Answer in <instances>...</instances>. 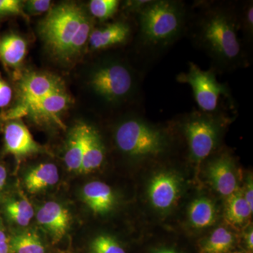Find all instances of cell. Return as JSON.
<instances>
[{
	"instance_id": "cell-1",
	"label": "cell",
	"mask_w": 253,
	"mask_h": 253,
	"mask_svg": "<svg viewBox=\"0 0 253 253\" xmlns=\"http://www.w3.org/2000/svg\"><path fill=\"white\" fill-rule=\"evenodd\" d=\"M92 23L86 11L75 3H62L49 10L39 26L42 39L58 59L79 54L89 40Z\"/></svg>"
},
{
	"instance_id": "cell-2",
	"label": "cell",
	"mask_w": 253,
	"mask_h": 253,
	"mask_svg": "<svg viewBox=\"0 0 253 253\" xmlns=\"http://www.w3.org/2000/svg\"><path fill=\"white\" fill-rule=\"evenodd\" d=\"M235 15L216 6L203 13L196 24L194 38L200 48L221 68H234L242 61V48L238 38Z\"/></svg>"
},
{
	"instance_id": "cell-3",
	"label": "cell",
	"mask_w": 253,
	"mask_h": 253,
	"mask_svg": "<svg viewBox=\"0 0 253 253\" xmlns=\"http://www.w3.org/2000/svg\"><path fill=\"white\" fill-rule=\"evenodd\" d=\"M143 44L152 48L169 45L181 36L186 24V9L177 1H150L139 13Z\"/></svg>"
},
{
	"instance_id": "cell-4",
	"label": "cell",
	"mask_w": 253,
	"mask_h": 253,
	"mask_svg": "<svg viewBox=\"0 0 253 253\" xmlns=\"http://www.w3.org/2000/svg\"><path fill=\"white\" fill-rule=\"evenodd\" d=\"M115 139L119 149L131 157L156 156L166 146L163 133L139 118H130L121 123L116 129Z\"/></svg>"
},
{
	"instance_id": "cell-5",
	"label": "cell",
	"mask_w": 253,
	"mask_h": 253,
	"mask_svg": "<svg viewBox=\"0 0 253 253\" xmlns=\"http://www.w3.org/2000/svg\"><path fill=\"white\" fill-rule=\"evenodd\" d=\"M90 84L96 94L110 103L124 101L132 94L135 79L126 65L109 61L99 65L91 73Z\"/></svg>"
},
{
	"instance_id": "cell-6",
	"label": "cell",
	"mask_w": 253,
	"mask_h": 253,
	"mask_svg": "<svg viewBox=\"0 0 253 253\" xmlns=\"http://www.w3.org/2000/svg\"><path fill=\"white\" fill-rule=\"evenodd\" d=\"M182 127L191 157L201 163L217 146L220 132L219 120L214 113L195 112L186 118Z\"/></svg>"
},
{
	"instance_id": "cell-7",
	"label": "cell",
	"mask_w": 253,
	"mask_h": 253,
	"mask_svg": "<svg viewBox=\"0 0 253 253\" xmlns=\"http://www.w3.org/2000/svg\"><path fill=\"white\" fill-rule=\"evenodd\" d=\"M177 81L191 86L195 99L203 112H215L219 97L229 96L227 86L217 81L213 71H203L193 63H190L187 73L177 76Z\"/></svg>"
},
{
	"instance_id": "cell-8",
	"label": "cell",
	"mask_w": 253,
	"mask_h": 253,
	"mask_svg": "<svg viewBox=\"0 0 253 253\" xmlns=\"http://www.w3.org/2000/svg\"><path fill=\"white\" fill-rule=\"evenodd\" d=\"M62 88V82L52 75L36 72L25 75L18 84V103L6 113L5 118L8 120L16 119L18 113L27 106Z\"/></svg>"
},
{
	"instance_id": "cell-9",
	"label": "cell",
	"mask_w": 253,
	"mask_h": 253,
	"mask_svg": "<svg viewBox=\"0 0 253 253\" xmlns=\"http://www.w3.org/2000/svg\"><path fill=\"white\" fill-rule=\"evenodd\" d=\"M68 103L69 96L62 88L27 106L18 113L16 119L22 116H29L38 122L60 123L59 115L66 109Z\"/></svg>"
},
{
	"instance_id": "cell-10",
	"label": "cell",
	"mask_w": 253,
	"mask_h": 253,
	"mask_svg": "<svg viewBox=\"0 0 253 253\" xmlns=\"http://www.w3.org/2000/svg\"><path fill=\"white\" fill-rule=\"evenodd\" d=\"M180 179L172 172H161L150 181L149 197L155 208L166 211L175 204L180 193Z\"/></svg>"
},
{
	"instance_id": "cell-11",
	"label": "cell",
	"mask_w": 253,
	"mask_h": 253,
	"mask_svg": "<svg viewBox=\"0 0 253 253\" xmlns=\"http://www.w3.org/2000/svg\"><path fill=\"white\" fill-rule=\"evenodd\" d=\"M207 172L211 184L219 194L229 197L237 191L234 164L228 155L213 160L208 165Z\"/></svg>"
},
{
	"instance_id": "cell-12",
	"label": "cell",
	"mask_w": 253,
	"mask_h": 253,
	"mask_svg": "<svg viewBox=\"0 0 253 253\" xmlns=\"http://www.w3.org/2000/svg\"><path fill=\"white\" fill-rule=\"evenodd\" d=\"M38 222L55 241L62 239L69 227L70 217L68 210L55 202H48L38 211Z\"/></svg>"
},
{
	"instance_id": "cell-13",
	"label": "cell",
	"mask_w": 253,
	"mask_h": 253,
	"mask_svg": "<svg viewBox=\"0 0 253 253\" xmlns=\"http://www.w3.org/2000/svg\"><path fill=\"white\" fill-rule=\"evenodd\" d=\"M4 142L6 151L16 156H27L40 149L28 128L19 122H11L6 126Z\"/></svg>"
},
{
	"instance_id": "cell-14",
	"label": "cell",
	"mask_w": 253,
	"mask_h": 253,
	"mask_svg": "<svg viewBox=\"0 0 253 253\" xmlns=\"http://www.w3.org/2000/svg\"><path fill=\"white\" fill-rule=\"evenodd\" d=\"M130 35V28L123 22L111 23L91 31L88 42L92 50H100L126 42Z\"/></svg>"
},
{
	"instance_id": "cell-15",
	"label": "cell",
	"mask_w": 253,
	"mask_h": 253,
	"mask_svg": "<svg viewBox=\"0 0 253 253\" xmlns=\"http://www.w3.org/2000/svg\"><path fill=\"white\" fill-rule=\"evenodd\" d=\"M83 198L88 207L97 214H105L112 210L115 196L109 186L101 181H91L84 186Z\"/></svg>"
},
{
	"instance_id": "cell-16",
	"label": "cell",
	"mask_w": 253,
	"mask_h": 253,
	"mask_svg": "<svg viewBox=\"0 0 253 253\" xmlns=\"http://www.w3.org/2000/svg\"><path fill=\"white\" fill-rule=\"evenodd\" d=\"M104 159V146L99 133L92 126H86L85 144L79 172H90L99 168Z\"/></svg>"
},
{
	"instance_id": "cell-17",
	"label": "cell",
	"mask_w": 253,
	"mask_h": 253,
	"mask_svg": "<svg viewBox=\"0 0 253 253\" xmlns=\"http://www.w3.org/2000/svg\"><path fill=\"white\" fill-rule=\"evenodd\" d=\"M86 126L87 125H78L70 134L65 154V163L69 170L81 169L85 144Z\"/></svg>"
},
{
	"instance_id": "cell-18",
	"label": "cell",
	"mask_w": 253,
	"mask_h": 253,
	"mask_svg": "<svg viewBox=\"0 0 253 253\" xmlns=\"http://www.w3.org/2000/svg\"><path fill=\"white\" fill-rule=\"evenodd\" d=\"M59 179L57 168L51 163H44L31 169L26 177L28 191L36 193L56 184Z\"/></svg>"
},
{
	"instance_id": "cell-19",
	"label": "cell",
	"mask_w": 253,
	"mask_h": 253,
	"mask_svg": "<svg viewBox=\"0 0 253 253\" xmlns=\"http://www.w3.org/2000/svg\"><path fill=\"white\" fill-rule=\"evenodd\" d=\"M26 42L17 35H8L0 41V59L11 67L21 64L26 56Z\"/></svg>"
},
{
	"instance_id": "cell-20",
	"label": "cell",
	"mask_w": 253,
	"mask_h": 253,
	"mask_svg": "<svg viewBox=\"0 0 253 253\" xmlns=\"http://www.w3.org/2000/svg\"><path fill=\"white\" fill-rule=\"evenodd\" d=\"M189 217L192 226L198 229L212 225L216 219L215 206L211 200L199 198L190 205Z\"/></svg>"
},
{
	"instance_id": "cell-21",
	"label": "cell",
	"mask_w": 253,
	"mask_h": 253,
	"mask_svg": "<svg viewBox=\"0 0 253 253\" xmlns=\"http://www.w3.org/2000/svg\"><path fill=\"white\" fill-rule=\"evenodd\" d=\"M253 213L242 191H235L229 196L226 207V218L229 222L239 225L246 222Z\"/></svg>"
},
{
	"instance_id": "cell-22",
	"label": "cell",
	"mask_w": 253,
	"mask_h": 253,
	"mask_svg": "<svg viewBox=\"0 0 253 253\" xmlns=\"http://www.w3.org/2000/svg\"><path fill=\"white\" fill-rule=\"evenodd\" d=\"M234 244V237L224 227L215 229L201 246V253H227Z\"/></svg>"
},
{
	"instance_id": "cell-23",
	"label": "cell",
	"mask_w": 253,
	"mask_h": 253,
	"mask_svg": "<svg viewBox=\"0 0 253 253\" xmlns=\"http://www.w3.org/2000/svg\"><path fill=\"white\" fill-rule=\"evenodd\" d=\"M9 249L15 253H44V247L36 233L25 232L11 238Z\"/></svg>"
},
{
	"instance_id": "cell-24",
	"label": "cell",
	"mask_w": 253,
	"mask_h": 253,
	"mask_svg": "<svg viewBox=\"0 0 253 253\" xmlns=\"http://www.w3.org/2000/svg\"><path fill=\"white\" fill-rule=\"evenodd\" d=\"M6 212L11 220L21 226L28 225L34 215L33 208L26 200L9 203L6 206Z\"/></svg>"
},
{
	"instance_id": "cell-25",
	"label": "cell",
	"mask_w": 253,
	"mask_h": 253,
	"mask_svg": "<svg viewBox=\"0 0 253 253\" xmlns=\"http://www.w3.org/2000/svg\"><path fill=\"white\" fill-rule=\"evenodd\" d=\"M119 5L117 0H91L89 4L91 14L101 21L112 17Z\"/></svg>"
},
{
	"instance_id": "cell-26",
	"label": "cell",
	"mask_w": 253,
	"mask_h": 253,
	"mask_svg": "<svg viewBox=\"0 0 253 253\" xmlns=\"http://www.w3.org/2000/svg\"><path fill=\"white\" fill-rule=\"evenodd\" d=\"M91 253H126L114 238L100 235L93 240L90 245Z\"/></svg>"
},
{
	"instance_id": "cell-27",
	"label": "cell",
	"mask_w": 253,
	"mask_h": 253,
	"mask_svg": "<svg viewBox=\"0 0 253 253\" xmlns=\"http://www.w3.org/2000/svg\"><path fill=\"white\" fill-rule=\"evenodd\" d=\"M51 4L49 0H30L23 4V9L28 14H41L48 11Z\"/></svg>"
},
{
	"instance_id": "cell-28",
	"label": "cell",
	"mask_w": 253,
	"mask_h": 253,
	"mask_svg": "<svg viewBox=\"0 0 253 253\" xmlns=\"http://www.w3.org/2000/svg\"><path fill=\"white\" fill-rule=\"evenodd\" d=\"M23 3L18 0H0V16L23 14Z\"/></svg>"
},
{
	"instance_id": "cell-29",
	"label": "cell",
	"mask_w": 253,
	"mask_h": 253,
	"mask_svg": "<svg viewBox=\"0 0 253 253\" xmlns=\"http://www.w3.org/2000/svg\"><path fill=\"white\" fill-rule=\"evenodd\" d=\"M241 24L249 38H252L253 33V6L251 1L245 6L241 16Z\"/></svg>"
},
{
	"instance_id": "cell-30",
	"label": "cell",
	"mask_w": 253,
	"mask_h": 253,
	"mask_svg": "<svg viewBox=\"0 0 253 253\" xmlns=\"http://www.w3.org/2000/svg\"><path fill=\"white\" fill-rule=\"evenodd\" d=\"M12 99L11 86L0 77V108L8 106Z\"/></svg>"
},
{
	"instance_id": "cell-31",
	"label": "cell",
	"mask_w": 253,
	"mask_h": 253,
	"mask_svg": "<svg viewBox=\"0 0 253 253\" xmlns=\"http://www.w3.org/2000/svg\"><path fill=\"white\" fill-rule=\"evenodd\" d=\"M150 2V0H135V1H129L126 3L127 9L132 12H136L139 14Z\"/></svg>"
},
{
	"instance_id": "cell-32",
	"label": "cell",
	"mask_w": 253,
	"mask_h": 253,
	"mask_svg": "<svg viewBox=\"0 0 253 253\" xmlns=\"http://www.w3.org/2000/svg\"><path fill=\"white\" fill-rule=\"evenodd\" d=\"M9 244L6 239L2 224L0 221V253H9Z\"/></svg>"
},
{
	"instance_id": "cell-33",
	"label": "cell",
	"mask_w": 253,
	"mask_h": 253,
	"mask_svg": "<svg viewBox=\"0 0 253 253\" xmlns=\"http://www.w3.org/2000/svg\"><path fill=\"white\" fill-rule=\"evenodd\" d=\"M253 187L252 179H249L248 181L247 186H246V192L244 193V196L246 202L249 205L251 209H253Z\"/></svg>"
},
{
	"instance_id": "cell-34",
	"label": "cell",
	"mask_w": 253,
	"mask_h": 253,
	"mask_svg": "<svg viewBox=\"0 0 253 253\" xmlns=\"http://www.w3.org/2000/svg\"><path fill=\"white\" fill-rule=\"evenodd\" d=\"M6 179V169L3 166H0V191L2 189L4 186Z\"/></svg>"
},
{
	"instance_id": "cell-35",
	"label": "cell",
	"mask_w": 253,
	"mask_h": 253,
	"mask_svg": "<svg viewBox=\"0 0 253 253\" xmlns=\"http://www.w3.org/2000/svg\"><path fill=\"white\" fill-rule=\"evenodd\" d=\"M246 244H247L248 249L252 251L253 249V229L249 231L246 236Z\"/></svg>"
},
{
	"instance_id": "cell-36",
	"label": "cell",
	"mask_w": 253,
	"mask_h": 253,
	"mask_svg": "<svg viewBox=\"0 0 253 253\" xmlns=\"http://www.w3.org/2000/svg\"><path fill=\"white\" fill-rule=\"evenodd\" d=\"M155 253H178L172 249H163L161 251H158V252Z\"/></svg>"
},
{
	"instance_id": "cell-37",
	"label": "cell",
	"mask_w": 253,
	"mask_h": 253,
	"mask_svg": "<svg viewBox=\"0 0 253 253\" xmlns=\"http://www.w3.org/2000/svg\"></svg>"
}]
</instances>
